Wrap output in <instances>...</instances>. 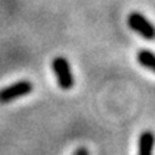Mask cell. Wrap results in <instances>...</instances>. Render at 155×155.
I'll return each instance as SVG.
<instances>
[{
    "mask_svg": "<svg viewBox=\"0 0 155 155\" xmlns=\"http://www.w3.org/2000/svg\"><path fill=\"white\" fill-rule=\"evenodd\" d=\"M32 91H33V85L29 81H19L16 83H12L10 86L0 89V104H9L17 98L30 94Z\"/></svg>",
    "mask_w": 155,
    "mask_h": 155,
    "instance_id": "6da1fadb",
    "label": "cell"
},
{
    "mask_svg": "<svg viewBox=\"0 0 155 155\" xmlns=\"http://www.w3.org/2000/svg\"><path fill=\"white\" fill-rule=\"evenodd\" d=\"M128 25H129V28L132 29V30H135L137 33H139L142 38L148 39V40L155 39L154 25H152L150 20H147L138 12H134V13H131V15L128 16Z\"/></svg>",
    "mask_w": 155,
    "mask_h": 155,
    "instance_id": "7a4b0ae2",
    "label": "cell"
},
{
    "mask_svg": "<svg viewBox=\"0 0 155 155\" xmlns=\"http://www.w3.org/2000/svg\"><path fill=\"white\" fill-rule=\"evenodd\" d=\"M53 71L56 73V78H58V83L62 89H71L73 86V76L72 72H71V66H69V62L65 59V58H56L53 63Z\"/></svg>",
    "mask_w": 155,
    "mask_h": 155,
    "instance_id": "3957f363",
    "label": "cell"
},
{
    "mask_svg": "<svg viewBox=\"0 0 155 155\" xmlns=\"http://www.w3.org/2000/svg\"><path fill=\"white\" fill-rule=\"evenodd\" d=\"M155 144V137L151 131H145L139 137V148L138 155H152Z\"/></svg>",
    "mask_w": 155,
    "mask_h": 155,
    "instance_id": "277c9868",
    "label": "cell"
},
{
    "mask_svg": "<svg viewBox=\"0 0 155 155\" xmlns=\"http://www.w3.org/2000/svg\"><path fill=\"white\" fill-rule=\"evenodd\" d=\"M138 62L144 68H148L150 71L155 72V55L151 50L142 49L138 52Z\"/></svg>",
    "mask_w": 155,
    "mask_h": 155,
    "instance_id": "5b68a950",
    "label": "cell"
},
{
    "mask_svg": "<svg viewBox=\"0 0 155 155\" xmlns=\"http://www.w3.org/2000/svg\"><path fill=\"white\" fill-rule=\"evenodd\" d=\"M73 155H88V150H85V148H79V150H78Z\"/></svg>",
    "mask_w": 155,
    "mask_h": 155,
    "instance_id": "8992f818",
    "label": "cell"
}]
</instances>
